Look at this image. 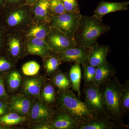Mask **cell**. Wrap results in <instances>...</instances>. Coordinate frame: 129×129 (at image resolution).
Segmentation results:
<instances>
[{
	"instance_id": "obj_1",
	"label": "cell",
	"mask_w": 129,
	"mask_h": 129,
	"mask_svg": "<svg viewBox=\"0 0 129 129\" xmlns=\"http://www.w3.org/2000/svg\"><path fill=\"white\" fill-rule=\"evenodd\" d=\"M111 28L94 15H81L74 36L77 46L89 48L97 42L99 37L110 30Z\"/></svg>"
},
{
	"instance_id": "obj_2",
	"label": "cell",
	"mask_w": 129,
	"mask_h": 129,
	"mask_svg": "<svg viewBox=\"0 0 129 129\" xmlns=\"http://www.w3.org/2000/svg\"><path fill=\"white\" fill-rule=\"evenodd\" d=\"M124 85L116 76L100 86L106 112L109 117L113 120L123 123V117L120 109V98Z\"/></svg>"
},
{
	"instance_id": "obj_3",
	"label": "cell",
	"mask_w": 129,
	"mask_h": 129,
	"mask_svg": "<svg viewBox=\"0 0 129 129\" xmlns=\"http://www.w3.org/2000/svg\"><path fill=\"white\" fill-rule=\"evenodd\" d=\"M58 103L61 111L68 114L80 124L96 118L85 103L76 96L72 90L60 91Z\"/></svg>"
},
{
	"instance_id": "obj_4",
	"label": "cell",
	"mask_w": 129,
	"mask_h": 129,
	"mask_svg": "<svg viewBox=\"0 0 129 129\" xmlns=\"http://www.w3.org/2000/svg\"><path fill=\"white\" fill-rule=\"evenodd\" d=\"M33 21L32 6L6 7L0 15V24L7 31L22 32Z\"/></svg>"
},
{
	"instance_id": "obj_5",
	"label": "cell",
	"mask_w": 129,
	"mask_h": 129,
	"mask_svg": "<svg viewBox=\"0 0 129 129\" xmlns=\"http://www.w3.org/2000/svg\"><path fill=\"white\" fill-rule=\"evenodd\" d=\"M83 91L85 102L95 117L96 118L109 117L100 87L94 84L84 85Z\"/></svg>"
},
{
	"instance_id": "obj_6",
	"label": "cell",
	"mask_w": 129,
	"mask_h": 129,
	"mask_svg": "<svg viewBox=\"0 0 129 129\" xmlns=\"http://www.w3.org/2000/svg\"><path fill=\"white\" fill-rule=\"evenodd\" d=\"M81 14L78 13H65L51 16V27L58 28L70 38L74 39Z\"/></svg>"
},
{
	"instance_id": "obj_7",
	"label": "cell",
	"mask_w": 129,
	"mask_h": 129,
	"mask_svg": "<svg viewBox=\"0 0 129 129\" xmlns=\"http://www.w3.org/2000/svg\"><path fill=\"white\" fill-rule=\"evenodd\" d=\"M4 51L13 60H18L25 54L24 39L21 32L7 31Z\"/></svg>"
},
{
	"instance_id": "obj_8",
	"label": "cell",
	"mask_w": 129,
	"mask_h": 129,
	"mask_svg": "<svg viewBox=\"0 0 129 129\" xmlns=\"http://www.w3.org/2000/svg\"><path fill=\"white\" fill-rule=\"evenodd\" d=\"M51 27L45 40L53 52L57 53L77 46L74 39L70 38L57 28Z\"/></svg>"
},
{
	"instance_id": "obj_9",
	"label": "cell",
	"mask_w": 129,
	"mask_h": 129,
	"mask_svg": "<svg viewBox=\"0 0 129 129\" xmlns=\"http://www.w3.org/2000/svg\"><path fill=\"white\" fill-rule=\"evenodd\" d=\"M89 49L77 46L56 53L62 62H74L82 66L88 64Z\"/></svg>"
},
{
	"instance_id": "obj_10",
	"label": "cell",
	"mask_w": 129,
	"mask_h": 129,
	"mask_svg": "<svg viewBox=\"0 0 129 129\" xmlns=\"http://www.w3.org/2000/svg\"><path fill=\"white\" fill-rule=\"evenodd\" d=\"M24 48L25 54L37 55L43 58L53 52L45 39L39 38L24 40Z\"/></svg>"
},
{
	"instance_id": "obj_11",
	"label": "cell",
	"mask_w": 129,
	"mask_h": 129,
	"mask_svg": "<svg viewBox=\"0 0 129 129\" xmlns=\"http://www.w3.org/2000/svg\"><path fill=\"white\" fill-rule=\"evenodd\" d=\"M127 127L124 124L118 123L109 117L95 118L80 124L78 129H124Z\"/></svg>"
},
{
	"instance_id": "obj_12",
	"label": "cell",
	"mask_w": 129,
	"mask_h": 129,
	"mask_svg": "<svg viewBox=\"0 0 129 129\" xmlns=\"http://www.w3.org/2000/svg\"><path fill=\"white\" fill-rule=\"evenodd\" d=\"M89 49V63L95 67L106 62L111 52L110 47L107 45H99L98 42Z\"/></svg>"
},
{
	"instance_id": "obj_13",
	"label": "cell",
	"mask_w": 129,
	"mask_h": 129,
	"mask_svg": "<svg viewBox=\"0 0 129 129\" xmlns=\"http://www.w3.org/2000/svg\"><path fill=\"white\" fill-rule=\"evenodd\" d=\"M129 2H110L102 1L99 3L94 11V15L99 19H102L103 16L111 13L127 11Z\"/></svg>"
},
{
	"instance_id": "obj_14",
	"label": "cell",
	"mask_w": 129,
	"mask_h": 129,
	"mask_svg": "<svg viewBox=\"0 0 129 129\" xmlns=\"http://www.w3.org/2000/svg\"><path fill=\"white\" fill-rule=\"evenodd\" d=\"M51 28L49 23L32 21L21 33L24 40L34 38L45 39Z\"/></svg>"
},
{
	"instance_id": "obj_15",
	"label": "cell",
	"mask_w": 129,
	"mask_h": 129,
	"mask_svg": "<svg viewBox=\"0 0 129 129\" xmlns=\"http://www.w3.org/2000/svg\"><path fill=\"white\" fill-rule=\"evenodd\" d=\"M52 129H78L80 123L64 111L56 115L51 122Z\"/></svg>"
},
{
	"instance_id": "obj_16",
	"label": "cell",
	"mask_w": 129,
	"mask_h": 129,
	"mask_svg": "<svg viewBox=\"0 0 129 129\" xmlns=\"http://www.w3.org/2000/svg\"><path fill=\"white\" fill-rule=\"evenodd\" d=\"M49 9V0H39L32 6V21L50 24L51 16Z\"/></svg>"
},
{
	"instance_id": "obj_17",
	"label": "cell",
	"mask_w": 129,
	"mask_h": 129,
	"mask_svg": "<svg viewBox=\"0 0 129 129\" xmlns=\"http://www.w3.org/2000/svg\"><path fill=\"white\" fill-rule=\"evenodd\" d=\"M116 69L111 63L107 61L96 67V74L94 84L100 87L103 83L115 77Z\"/></svg>"
},
{
	"instance_id": "obj_18",
	"label": "cell",
	"mask_w": 129,
	"mask_h": 129,
	"mask_svg": "<svg viewBox=\"0 0 129 129\" xmlns=\"http://www.w3.org/2000/svg\"><path fill=\"white\" fill-rule=\"evenodd\" d=\"M54 112L50 107L42 102L34 104L30 113L31 119L35 122H46L50 120Z\"/></svg>"
},
{
	"instance_id": "obj_19",
	"label": "cell",
	"mask_w": 129,
	"mask_h": 129,
	"mask_svg": "<svg viewBox=\"0 0 129 129\" xmlns=\"http://www.w3.org/2000/svg\"><path fill=\"white\" fill-rule=\"evenodd\" d=\"M31 106L29 99L22 95H17L12 98L9 109L12 112L23 116L29 112Z\"/></svg>"
},
{
	"instance_id": "obj_20",
	"label": "cell",
	"mask_w": 129,
	"mask_h": 129,
	"mask_svg": "<svg viewBox=\"0 0 129 129\" xmlns=\"http://www.w3.org/2000/svg\"><path fill=\"white\" fill-rule=\"evenodd\" d=\"M70 80L71 81L73 90L77 92L78 96H80V83L81 71L80 64L75 63L71 67L69 73Z\"/></svg>"
},
{
	"instance_id": "obj_21",
	"label": "cell",
	"mask_w": 129,
	"mask_h": 129,
	"mask_svg": "<svg viewBox=\"0 0 129 129\" xmlns=\"http://www.w3.org/2000/svg\"><path fill=\"white\" fill-rule=\"evenodd\" d=\"M42 82L38 78H32L25 81L23 90L27 95L38 96L40 95Z\"/></svg>"
},
{
	"instance_id": "obj_22",
	"label": "cell",
	"mask_w": 129,
	"mask_h": 129,
	"mask_svg": "<svg viewBox=\"0 0 129 129\" xmlns=\"http://www.w3.org/2000/svg\"><path fill=\"white\" fill-rule=\"evenodd\" d=\"M52 82L53 85L61 91L70 90L72 88L69 76L62 72L56 73L52 78Z\"/></svg>"
},
{
	"instance_id": "obj_23",
	"label": "cell",
	"mask_w": 129,
	"mask_h": 129,
	"mask_svg": "<svg viewBox=\"0 0 129 129\" xmlns=\"http://www.w3.org/2000/svg\"><path fill=\"white\" fill-rule=\"evenodd\" d=\"M44 59H45L44 65L46 72L49 74L56 72L62 63L57 53L54 52Z\"/></svg>"
},
{
	"instance_id": "obj_24",
	"label": "cell",
	"mask_w": 129,
	"mask_h": 129,
	"mask_svg": "<svg viewBox=\"0 0 129 129\" xmlns=\"http://www.w3.org/2000/svg\"><path fill=\"white\" fill-rule=\"evenodd\" d=\"M26 120L25 117L12 112L0 117V123L6 125H12L18 124Z\"/></svg>"
},
{
	"instance_id": "obj_25",
	"label": "cell",
	"mask_w": 129,
	"mask_h": 129,
	"mask_svg": "<svg viewBox=\"0 0 129 129\" xmlns=\"http://www.w3.org/2000/svg\"><path fill=\"white\" fill-rule=\"evenodd\" d=\"M120 98V109L123 117L129 112V80L125 81Z\"/></svg>"
},
{
	"instance_id": "obj_26",
	"label": "cell",
	"mask_w": 129,
	"mask_h": 129,
	"mask_svg": "<svg viewBox=\"0 0 129 129\" xmlns=\"http://www.w3.org/2000/svg\"><path fill=\"white\" fill-rule=\"evenodd\" d=\"M84 73L83 76L84 85L94 84L96 74V67L88 64L83 66Z\"/></svg>"
},
{
	"instance_id": "obj_27",
	"label": "cell",
	"mask_w": 129,
	"mask_h": 129,
	"mask_svg": "<svg viewBox=\"0 0 129 129\" xmlns=\"http://www.w3.org/2000/svg\"><path fill=\"white\" fill-rule=\"evenodd\" d=\"M40 66L38 63L32 61L25 63L22 67V71L27 76L36 75L39 72Z\"/></svg>"
},
{
	"instance_id": "obj_28",
	"label": "cell",
	"mask_w": 129,
	"mask_h": 129,
	"mask_svg": "<svg viewBox=\"0 0 129 129\" xmlns=\"http://www.w3.org/2000/svg\"><path fill=\"white\" fill-rule=\"evenodd\" d=\"M49 9L51 16L66 13L61 0H49Z\"/></svg>"
},
{
	"instance_id": "obj_29",
	"label": "cell",
	"mask_w": 129,
	"mask_h": 129,
	"mask_svg": "<svg viewBox=\"0 0 129 129\" xmlns=\"http://www.w3.org/2000/svg\"><path fill=\"white\" fill-rule=\"evenodd\" d=\"M42 98L47 104H50L54 103L55 101V92L53 85L48 84L46 85L42 91Z\"/></svg>"
},
{
	"instance_id": "obj_30",
	"label": "cell",
	"mask_w": 129,
	"mask_h": 129,
	"mask_svg": "<svg viewBox=\"0 0 129 129\" xmlns=\"http://www.w3.org/2000/svg\"><path fill=\"white\" fill-rule=\"evenodd\" d=\"M22 78L20 74L16 71L12 72L8 79V85L12 90L17 89L21 84Z\"/></svg>"
},
{
	"instance_id": "obj_31",
	"label": "cell",
	"mask_w": 129,
	"mask_h": 129,
	"mask_svg": "<svg viewBox=\"0 0 129 129\" xmlns=\"http://www.w3.org/2000/svg\"><path fill=\"white\" fill-rule=\"evenodd\" d=\"M61 1L66 13H80L79 6L77 0Z\"/></svg>"
},
{
	"instance_id": "obj_32",
	"label": "cell",
	"mask_w": 129,
	"mask_h": 129,
	"mask_svg": "<svg viewBox=\"0 0 129 129\" xmlns=\"http://www.w3.org/2000/svg\"><path fill=\"white\" fill-rule=\"evenodd\" d=\"M13 64V60L8 56H2L0 54V72H5L11 69Z\"/></svg>"
},
{
	"instance_id": "obj_33",
	"label": "cell",
	"mask_w": 129,
	"mask_h": 129,
	"mask_svg": "<svg viewBox=\"0 0 129 129\" xmlns=\"http://www.w3.org/2000/svg\"><path fill=\"white\" fill-rule=\"evenodd\" d=\"M7 30L0 24V54L4 50Z\"/></svg>"
},
{
	"instance_id": "obj_34",
	"label": "cell",
	"mask_w": 129,
	"mask_h": 129,
	"mask_svg": "<svg viewBox=\"0 0 129 129\" xmlns=\"http://www.w3.org/2000/svg\"><path fill=\"white\" fill-rule=\"evenodd\" d=\"M25 0H5L6 7H14L25 5Z\"/></svg>"
},
{
	"instance_id": "obj_35",
	"label": "cell",
	"mask_w": 129,
	"mask_h": 129,
	"mask_svg": "<svg viewBox=\"0 0 129 129\" xmlns=\"http://www.w3.org/2000/svg\"><path fill=\"white\" fill-rule=\"evenodd\" d=\"M8 95L5 90L4 82L2 79L0 78V98H6Z\"/></svg>"
},
{
	"instance_id": "obj_36",
	"label": "cell",
	"mask_w": 129,
	"mask_h": 129,
	"mask_svg": "<svg viewBox=\"0 0 129 129\" xmlns=\"http://www.w3.org/2000/svg\"><path fill=\"white\" fill-rule=\"evenodd\" d=\"M7 112V105L4 103L0 102V116L5 115Z\"/></svg>"
},
{
	"instance_id": "obj_37",
	"label": "cell",
	"mask_w": 129,
	"mask_h": 129,
	"mask_svg": "<svg viewBox=\"0 0 129 129\" xmlns=\"http://www.w3.org/2000/svg\"><path fill=\"white\" fill-rule=\"evenodd\" d=\"M35 128L38 129H51V123H44L41 125H38L35 127Z\"/></svg>"
},
{
	"instance_id": "obj_38",
	"label": "cell",
	"mask_w": 129,
	"mask_h": 129,
	"mask_svg": "<svg viewBox=\"0 0 129 129\" xmlns=\"http://www.w3.org/2000/svg\"><path fill=\"white\" fill-rule=\"evenodd\" d=\"M6 8L5 0H0V15Z\"/></svg>"
},
{
	"instance_id": "obj_39",
	"label": "cell",
	"mask_w": 129,
	"mask_h": 129,
	"mask_svg": "<svg viewBox=\"0 0 129 129\" xmlns=\"http://www.w3.org/2000/svg\"><path fill=\"white\" fill-rule=\"evenodd\" d=\"M39 0H25V5L33 6Z\"/></svg>"
},
{
	"instance_id": "obj_40",
	"label": "cell",
	"mask_w": 129,
	"mask_h": 129,
	"mask_svg": "<svg viewBox=\"0 0 129 129\" xmlns=\"http://www.w3.org/2000/svg\"><path fill=\"white\" fill-rule=\"evenodd\" d=\"M5 128L4 127H2V126H0V129H5Z\"/></svg>"
}]
</instances>
